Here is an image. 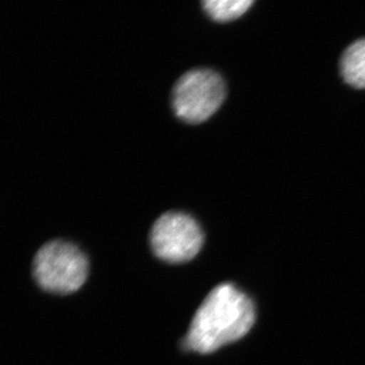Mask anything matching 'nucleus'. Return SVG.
<instances>
[{"mask_svg": "<svg viewBox=\"0 0 365 365\" xmlns=\"http://www.w3.org/2000/svg\"><path fill=\"white\" fill-rule=\"evenodd\" d=\"M33 274L39 287L46 292L72 294L86 282L88 262L76 245L55 240L46 242L36 254Z\"/></svg>", "mask_w": 365, "mask_h": 365, "instance_id": "f03ea898", "label": "nucleus"}, {"mask_svg": "<svg viewBox=\"0 0 365 365\" xmlns=\"http://www.w3.org/2000/svg\"><path fill=\"white\" fill-rule=\"evenodd\" d=\"M153 254L169 263H185L195 258L203 246L200 225L181 211L163 213L153 223L150 234Z\"/></svg>", "mask_w": 365, "mask_h": 365, "instance_id": "20e7f679", "label": "nucleus"}, {"mask_svg": "<svg viewBox=\"0 0 365 365\" xmlns=\"http://www.w3.org/2000/svg\"><path fill=\"white\" fill-rule=\"evenodd\" d=\"M340 68L346 83L355 88H365V39L356 41L345 50Z\"/></svg>", "mask_w": 365, "mask_h": 365, "instance_id": "39448f33", "label": "nucleus"}, {"mask_svg": "<svg viewBox=\"0 0 365 365\" xmlns=\"http://www.w3.org/2000/svg\"><path fill=\"white\" fill-rule=\"evenodd\" d=\"M255 319L253 302L232 283H222L197 309L182 345L201 354L215 352L244 337Z\"/></svg>", "mask_w": 365, "mask_h": 365, "instance_id": "f257e3e1", "label": "nucleus"}, {"mask_svg": "<svg viewBox=\"0 0 365 365\" xmlns=\"http://www.w3.org/2000/svg\"><path fill=\"white\" fill-rule=\"evenodd\" d=\"M251 0H206L204 11L216 21H228L240 18L253 6Z\"/></svg>", "mask_w": 365, "mask_h": 365, "instance_id": "423d86ee", "label": "nucleus"}, {"mask_svg": "<svg viewBox=\"0 0 365 365\" xmlns=\"http://www.w3.org/2000/svg\"><path fill=\"white\" fill-rule=\"evenodd\" d=\"M225 95V81L217 72L207 68L192 69L175 83L173 110L187 123H201L220 109Z\"/></svg>", "mask_w": 365, "mask_h": 365, "instance_id": "7ed1b4c3", "label": "nucleus"}]
</instances>
